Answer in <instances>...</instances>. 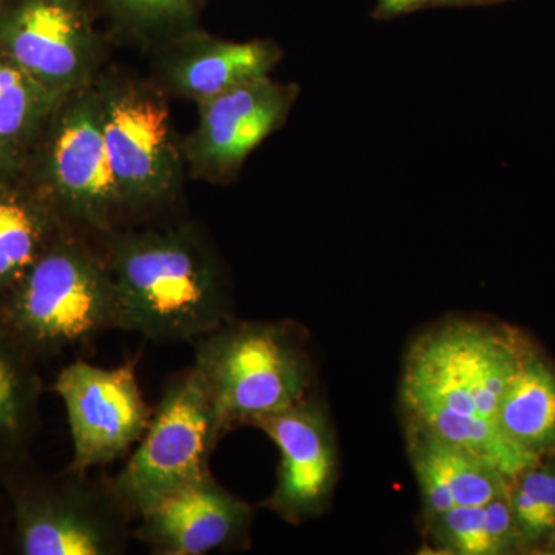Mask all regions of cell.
<instances>
[{
  "mask_svg": "<svg viewBox=\"0 0 555 555\" xmlns=\"http://www.w3.org/2000/svg\"><path fill=\"white\" fill-rule=\"evenodd\" d=\"M100 244L115 281L119 331L193 343L235 318L224 264L195 222L127 225Z\"/></svg>",
  "mask_w": 555,
  "mask_h": 555,
  "instance_id": "cell-1",
  "label": "cell"
},
{
  "mask_svg": "<svg viewBox=\"0 0 555 555\" xmlns=\"http://www.w3.org/2000/svg\"><path fill=\"white\" fill-rule=\"evenodd\" d=\"M118 327L115 281L100 241L65 228L0 298V331L38 361Z\"/></svg>",
  "mask_w": 555,
  "mask_h": 555,
  "instance_id": "cell-2",
  "label": "cell"
},
{
  "mask_svg": "<svg viewBox=\"0 0 555 555\" xmlns=\"http://www.w3.org/2000/svg\"><path fill=\"white\" fill-rule=\"evenodd\" d=\"M219 433L310 397L312 358L291 321H228L193 341Z\"/></svg>",
  "mask_w": 555,
  "mask_h": 555,
  "instance_id": "cell-3",
  "label": "cell"
},
{
  "mask_svg": "<svg viewBox=\"0 0 555 555\" xmlns=\"http://www.w3.org/2000/svg\"><path fill=\"white\" fill-rule=\"evenodd\" d=\"M529 352L518 335L483 321L451 318L436 324L404 357L403 414L441 411L496 423L507 385Z\"/></svg>",
  "mask_w": 555,
  "mask_h": 555,
  "instance_id": "cell-4",
  "label": "cell"
},
{
  "mask_svg": "<svg viewBox=\"0 0 555 555\" xmlns=\"http://www.w3.org/2000/svg\"><path fill=\"white\" fill-rule=\"evenodd\" d=\"M24 175L68 229L100 241L129 225L109 167L94 82L62 98Z\"/></svg>",
  "mask_w": 555,
  "mask_h": 555,
  "instance_id": "cell-5",
  "label": "cell"
},
{
  "mask_svg": "<svg viewBox=\"0 0 555 555\" xmlns=\"http://www.w3.org/2000/svg\"><path fill=\"white\" fill-rule=\"evenodd\" d=\"M5 463L3 488L13 511L22 555H119L133 537V518L120 505L109 478L67 467L51 476Z\"/></svg>",
  "mask_w": 555,
  "mask_h": 555,
  "instance_id": "cell-6",
  "label": "cell"
},
{
  "mask_svg": "<svg viewBox=\"0 0 555 555\" xmlns=\"http://www.w3.org/2000/svg\"><path fill=\"white\" fill-rule=\"evenodd\" d=\"M102 134L130 222L173 206L184 188V150L169 96L155 80L102 72L94 80Z\"/></svg>",
  "mask_w": 555,
  "mask_h": 555,
  "instance_id": "cell-7",
  "label": "cell"
},
{
  "mask_svg": "<svg viewBox=\"0 0 555 555\" xmlns=\"http://www.w3.org/2000/svg\"><path fill=\"white\" fill-rule=\"evenodd\" d=\"M221 438L203 379L195 367L185 369L164 389L129 462L109 478L113 492L138 520L163 496L210 474Z\"/></svg>",
  "mask_w": 555,
  "mask_h": 555,
  "instance_id": "cell-8",
  "label": "cell"
},
{
  "mask_svg": "<svg viewBox=\"0 0 555 555\" xmlns=\"http://www.w3.org/2000/svg\"><path fill=\"white\" fill-rule=\"evenodd\" d=\"M93 0H0V53L67 96L102 73L105 42Z\"/></svg>",
  "mask_w": 555,
  "mask_h": 555,
  "instance_id": "cell-9",
  "label": "cell"
},
{
  "mask_svg": "<svg viewBox=\"0 0 555 555\" xmlns=\"http://www.w3.org/2000/svg\"><path fill=\"white\" fill-rule=\"evenodd\" d=\"M53 390L64 401L72 433L68 467L78 473L112 465L147 429L152 409L142 396L133 361L113 369L75 361L62 369Z\"/></svg>",
  "mask_w": 555,
  "mask_h": 555,
  "instance_id": "cell-10",
  "label": "cell"
},
{
  "mask_svg": "<svg viewBox=\"0 0 555 555\" xmlns=\"http://www.w3.org/2000/svg\"><path fill=\"white\" fill-rule=\"evenodd\" d=\"M258 427L280 451L276 483L261 507L301 525L326 513L338 480V447L323 401L308 397L294 406L257 416Z\"/></svg>",
  "mask_w": 555,
  "mask_h": 555,
  "instance_id": "cell-11",
  "label": "cell"
},
{
  "mask_svg": "<svg viewBox=\"0 0 555 555\" xmlns=\"http://www.w3.org/2000/svg\"><path fill=\"white\" fill-rule=\"evenodd\" d=\"M299 93L266 76L199 102V122L182 144L193 178L225 182L250 153L286 124Z\"/></svg>",
  "mask_w": 555,
  "mask_h": 555,
  "instance_id": "cell-12",
  "label": "cell"
},
{
  "mask_svg": "<svg viewBox=\"0 0 555 555\" xmlns=\"http://www.w3.org/2000/svg\"><path fill=\"white\" fill-rule=\"evenodd\" d=\"M254 507L207 476L182 486L138 517L133 537L155 555H206L247 545Z\"/></svg>",
  "mask_w": 555,
  "mask_h": 555,
  "instance_id": "cell-13",
  "label": "cell"
},
{
  "mask_svg": "<svg viewBox=\"0 0 555 555\" xmlns=\"http://www.w3.org/2000/svg\"><path fill=\"white\" fill-rule=\"evenodd\" d=\"M155 82L167 96L199 102L250 80L266 78L283 60V49L269 39L235 42L203 28L156 46Z\"/></svg>",
  "mask_w": 555,
  "mask_h": 555,
  "instance_id": "cell-14",
  "label": "cell"
},
{
  "mask_svg": "<svg viewBox=\"0 0 555 555\" xmlns=\"http://www.w3.org/2000/svg\"><path fill=\"white\" fill-rule=\"evenodd\" d=\"M408 452L418 485L423 520L456 506H478L509 494V480L494 465L406 423Z\"/></svg>",
  "mask_w": 555,
  "mask_h": 555,
  "instance_id": "cell-15",
  "label": "cell"
},
{
  "mask_svg": "<svg viewBox=\"0 0 555 555\" xmlns=\"http://www.w3.org/2000/svg\"><path fill=\"white\" fill-rule=\"evenodd\" d=\"M65 228L24 173L0 181V298Z\"/></svg>",
  "mask_w": 555,
  "mask_h": 555,
  "instance_id": "cell-16",
  "label": "cell"
},
{
  "mask_svg": "<svg viewBox=\"0 0 555 555\" xmlns=\"http://www.w3.org/2000/svg\"><path fill=\"white\" fill-rule=\"evenodd\" d=\"M496 423L507 438L537 456L555 451V372L532 350L507 385Z\"/></svg>",
  "mask_w": 555,
  "mask_h": 555,
  "instance_id": "cell-17",
  "label": "cell"
},
{
  "mask_svg": "<svg viewBox=\"0 0 555 555\" xmlns=\"http://www.w3.org/2000/svg\"><path fill=\"white\" fill-rule=\"evenodd\" d=\"M425 529L430 547L440 554L500 555L521 546L509 494L425 518Z\"/></svg>",
  "mask_w": 555,
  "mask_h": 555,
  "instance_id": "cell-18",
  "label": "cell"
},
{
  "mask_svg": "<svg viewBox=\"0 0 555 555\" xmlns=\"http://www.w3.org/2000/svg\"><path fill=\"white\" fill-rule=\"evenodd\" d=\"M36 361L0 331V465L24 459L39 427Z\"/></svg>",
  "mask_w": 555,
  "mask_h": 555,
  "instance_id": "cell-19",
  "label": "cell"
},
{
  "mask_svg": "<svg viewBox=\"0 0 555 555\" xmlns=\"http://www.w3.org/2000/svg\"><path fill=\"white\" fill-rule=\"evenodd\" d=\"M62 98L0 53V137L25 163Z\"/></svg>",
  "mask_w": 555,
  "mask_h": 555,
  "instance_id": "cell-20",
  "label": "cell"
},
{
  "mask_svg": "<svg viewBox=\"0 0 555 555\" xmlns=\"http://www.w3.org/2000/svg\"><path fill=\"white\" fill-rule=\"evenodd\" d=\"M210 0H93L116 30L153 46L199 28Z\"/></svg>",
  "mask_w": 555,
  "mask_h": 555,
  "instance_id": "cell-21",
  "label": "cell"
},
{
  "mask_svg": "<svg viewBox=\"0 0 555 555\" xmlns=\"http://www.w3.org/2000/svg\"><path fill=\"white\" fill-rule=\"evenodd\" d=\"M539 463L511 483L509 502L521 545L550 539L555 529V465Z\"/></svg>",
  "mask_w": 555,
  "mask_h": 555,
  "instance_id": "cell-22",
  "label": "cell"
},
{
  "mask_svg": "<svg viewBox=\"0 0 555 555\" xmlns=\"http://www.w3.org/2000/svg\"><path fill=\"white\" fill-rule=\"evenodd\" d=\"M444 2L447 0H377L372 16L378 21H390L430 7H443Z\"/></svg>",
  "mask_w": 555,
  "mask_h": 555,
  "instance_id": "cell-23",
  "label": "cell"
},
{
  "mask_svg": "<svg viewBox=\"0 0 555 555\" xmlns=\"http://www.w3.org/2000/svg\"><path fill=\"white\" fill-rule=\"evenodd\" d=\"M25 160L0 137V181L24 173Z\"/></svg>",
  "mask_w": 555,
  "mask_h": 555,
  "instance_id": "cell-24",
  "label": "cell"
},
{
  "mask_svg": "<svg viewBox=\"0 0 555 555\" xmlns=\"http://www.w3.org/2000/svg\"><path fill=\"white\" fill-rule=\"evenodd\" d=\"M502 2H506V0H447L443 7H483Z\"/></svg>",
  "mask_w": 555,
  "mask_h": 555,
  "instance_id": "cell-25",
  "label": "cell"
},
{
  "mask_svg": "<svg viewBox=\"0 0 555 555\" xmlns=\"http://www.w3.org/2000/svg\"><path fill=\"white\" fill-rule=\"evenodd\" d=\"M550 543H551V550H553V553H555V529L553 531V534L550 537Z\"/></svg>",
  "mask_w": 555,
  "mask_h": 555,
  "instance_id": "cell-26",
  "label": "cell"
}]
</instances>
